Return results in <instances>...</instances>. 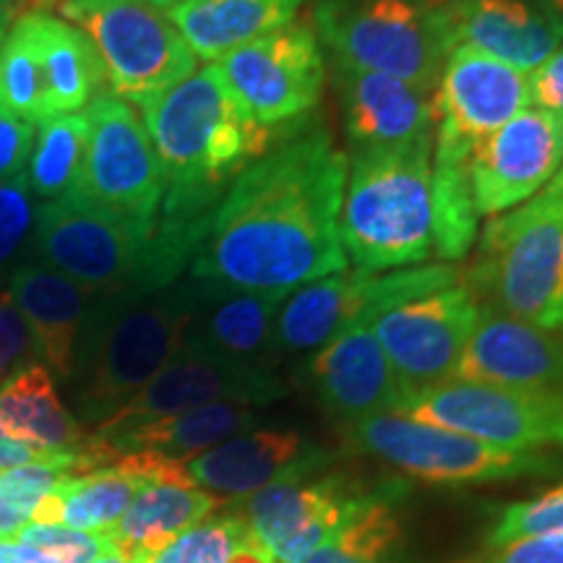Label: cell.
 I'll list each match as a JSON object with an SVG mask.
<instances>
[{
    "mask_svg": "<svg viewBox=\"0 0 563 563\" xmlns=\"http://www.w3.org/2000/svg\"><path fill=\"white\" fill-rule=\"evenodd\" d=\"M262 426L264 415L256 407L220 402L173 415V418L91 431V439L100 443L112 462L131 454L188 460V456L207 452V449L232 439V435L256 431Z\"/></svg>",
    "mask_w": 563,
    "mask_h": 563,
    "instance_id": "obj_26",
    "label": "cell"
},
{
    "mask_svg": "<svg viewBox=\"0 0 563 563\" xmlns=\"http://www.w3.org/2000/svg\"><path fill=\"white\" fill-rule=\"evenodd\" d=\"M311 26L336 66L373 70L433 91L449 47L420 0H313Z\"/></svg>",
    "mask_w": 563,
    "mask_h": 563,
    "instance_id": "obj_7",
    "label": "cell"
},
{
    "mask_svg": "<svg viewBox=\"0 0 563 563\" xmlns=\"http://www.w3.org/2000/svg\"><path fill=\"white\" fill-rule=\"evenodd\" d=\"M152 5H157V9H162V11H170L173 5H178L180 0H150Z\"/></svg>",
    "mask_w": 563,
    "mask_h": 563,
    "instance_id": "obj_53",
    "label": "cell"
},
{
    "mask_svg": "<svg viewBox=\"0 0 563 563\" xmlns=\"http://www.w3.org/2000/svg\"><path fill=\"white\" fill-rule=\"evenodd\" d=\"M433 133L347 152L340 238L355 269L394 272L433 256Z\"/></svg>",
    "mask_w": 563,
    "mask_h": 563,
    "instance_id": "obj_5",
    "label": "cell"
},
{
    "mask_svg": "<svg viewBox=\"0 0 563 563\" xmlns=\"http://www.w3.org/2000/svg\"><path fill=\"white\" fill-rule=\"evenodd\" d=\"M475 295L462 279L443 290L420 295L371 321L394 373L407 389H422L454 378L462 352L477 323Z\"/></svg>",
    "mask_w": 563,
    "mask_h": 563,
    "instance_id": "obj_16",
    "label": "cell"
},
{
    "mask_svg": "<svg viewBox=\"0 0 563 563\" xmlns=\"http://www.w3.org/2000/svg\"><path fill=\"white\" fill-rule=\"evenodd\" d=\"M152 559H131V555H123V553H118V551H110V553H104V555H100V559H95L91 563H150Z\"/></svg>",
    "mask_w": 563,
    "mask_h": 563,
    "instance_id": "obj_50",
    "label": "cell"
},
{
    "mask_svg": "<svg viewBox=\"0 0 563 563\" xmlns=\"http://www.w3.org/2000/svg\"><path fill=\"white\" fill-rule=\"evenodd\" d=\"M186 285L191 300L186 347L243 368L277 373V313L290 292L243 290L194 277Z\"/></svg>",
    "mask_w": 563,
    "mask_h": 563,
    "instance_id": "obj_20",
    "label": "cell"
},
{
    "mask_svg": "<svg viewBox=\"0 0 563 563\" xmlns=\"http://www.w3.org/2000/svg\"><path fill=\"white\" fill-rule=\"evenodd\" d=\"M217 68L264 129L302 121L321 100L327 60L313 26L292 21L222 55Z\"/></svg>",
    "mask_w": 563,
    "mask_h": 563,
    "instance_id": "obj_14",
    "label": "cell"
},
{
    "mask_svg": "<svg viewBox=\"0 0 563 563\" xmlns=\"http://www.w3.org/2000/svg\"><path fill=\"white\" fill-rule=\"evenodd\" d=\"M302 0H180L170 19L196 58L217 63L235 47L292 24Z\"/></svg>",
    "mask_w": 563,
    "mask_h": 563,
    "instance_id": "obj_28",
    "label": "cell"
},
{
    "mask_svg": "<svg viewBox=\"0 0 563 563\" xmlns=\"http://www.w3.org/2000/svg\"><path fill=\"white\" fill-rule=\"evenodd\" d=\"M228 501L178 483L150 481L108 532L112 548L131 559H154L178 534L224 509Z\"/></svg>",
    "mask_w": 563,
    "mask_h": 563,
    "instance_id": "obj_29",
    "label": "cell"
},
{
    "mask_svg": "<svg viewBox=\"0 0 563 563\" xmlns=\"http://www.w3.org/2000/svg\"><path fill=\"white\" fill-rule=\"evenodd\" d=\"M563 162V118L527 108L477 141L470 188L477 217H501L534 199Z\"/></svg>",
    "mask_w": 563,
    "mask_h": 563,
    "instance_id": "obj_17",
    "label": "cell"
},
{
    "mask_svg": "<svg viewBox=\"0 0 563 563\" xmlns=\"http://www.w3.org/2000/svg\"><path fill=\"white\" fill-rule=\"evenodd\" d=\"M282 397H287V384L282 382L279 373L243 368V365L220 361V357L203 355L199 350L180 344L173 361L121 412L112 415L95 431L173 418V415L220 402L262 410V407L279 402Z\"/></svg>",
    "mask_w": 563,
    "mask_h": 563,
    "instance_id": "obj_18",
    "label": "cell"
},
{
    "mask_svg": "<svg viewBox=\"0 0 563 563\" xmlns=\"http://www.w3.org/2000/svg\"><path fill=\"white\" fill-rule=\"evenodd\" d=\"M300 382L342 428L373 415H399L410 397L371 323L350 329L311 352L300 365Z\"/></svg>",
    "mask_w": 563,
    "mask_h": 563,
    "instance_id": "obj_19",
    "label": "cell"
},
{
    "mask_svg": "<svg viewBox=\"0 0 563 563\" xmlns=\"http://www.w3.org/2000/svg\"><path fill=\"white\" fill-rule=\"evenodd\" d=\"M298 563H373V561H365V559H355V555H347L342 553L340 548H334L332 543H323L316 548L306 555V559H300Z\"/></svg>",
    "mask_w": 563,
    "mask_h": 563,
    "instance_id": "obj_46",
    "label": "cell"
},
{
    "mask_svg": "<svg viewBox=\"0 0 563 563\" xmlns=\"http://www.w3.org/2000/svg\"><path fill=\"white\" fill-rule=\"evenodd\" d=\"M355 452L428 485H485L561 473L548 452H511L405 415H373L342 428Z\"/></svg>",
    "mask_w": 563,
    "mask_h": 563,
    "instance_id": "obj_8",
    "label": "cell"
},
{
    "mask_svg": "<svg viewBox=\"0 0 563 563\" xmlns=\"http://www.w3.org/2000/svg\"><path fill=\"white\" fill-rule=\"evenodd\" d=\"M37 199L24 175L0 180V279L19 269L21 258L32 251Z\"/></svg>",
    "mask_w": 563,
    "mask_h": 563,
    "instance_id": "obj_37",
    "label": "cell"
},
{
    "mask_svg": "<svg viewBox=\"0 0 563 563\" xmlns=\"http://www.w3.org/2000/svg\"><path fill=\"white\" fill-rule=\"evenodd\" d=\"M563 532V483L540 493L530 501L509 504L490 527L485 548H501L517 540L543 538V534Z\"/></svg>",
    "mask_w": 563,
    "mask_h": 563,
    "instance_id": "obj_38",
    "label": "cell"
},
{
    "mask_svg": "<svg viewBox=\"0 0 563 563\" xmlns=\"http://www.w3.org/2000/svg\"><path fill=\"white\" fill-rule=\"evenodd\" d=\"M0 563H60L53 553L40 551L30 543H21V540H0Z\"/></svg>",
    "mask_w": 563,
    "mask_h": 563,
    "instance_id": "obj_44",
    "label": "cell"
},
{
    "mask_svg": "<svg viewBox=\"0 0 563 563\" xmlns=\"http://www.w3.org/2000/svg\"><path fill=\"white\" fill-rule=\"evenodd\" d=\"M462 279L452 264L407 266L394 272L342 269L298 287L277 313L279 357L311 355L350 329L420 295L443 290Z\"/></svg>",
    "mask_w": 563,
    "mask_h": 563,
    "instance_id": "obj_10",
    "label": "cell"
},
{
    "mask_svg": "<svg viewBox=\"0 0 563 563\" xmlns=\"http://www.w3.org/2000/svg\"><path fill=\"white\" fill-rule=\"evenodd\" d=\"M435 125L477 141L532 108L527 74L475 47H454L433 89Z\"/></svg>",
    "mask_w": 563,
    "mask_h": 563,
    "instance_id": "obj_22",
    "label": "cell"
},
{
    "mask_svg": "<svg viewBox=\"0 0 563 563\" xmlns=\"http://www.w3.org/2000/svg\"><path fill=\"white\" fill-rule=\"evenodd\" d=\"M532 3L538 5V9L545 13V19L563 34V0H532Z\"/></svg>",
    "mask_w": 563,
    "mask_h": 563,
    "instance_id": "obj_48",
    "label": "cell"
},
{
    "mask_svg": "<svg viewBox=\"0 0 563 563\" xmlns=\"http://www.w3.org/2000/svg\"><path fill=\"white\" fill-rule=\"evenodd\" d=\"M0 431L40 454L76 452L89 443L87 428L60 402L53 373L42 363L0 386Z\"/></svg>",
    "mask_w": 563,
    "mask_h": 563,
    "instance_id": "obj_30",
    "label": "cell"
},
{
    "mask_svg": "<svg viewBox=\"0 0 563 563\" xmlns=\"http://www.w3.org/2000/svg\"><path fill=\"white\" fill-rule=\"evenodd\" d=\"M104 464H112L110 456L89 433L87 446L76 452L40 454L37 460L3 470L0 473V540L16 538L24 527H30L42 498L51 496L63 481L104 467Z\"/></svg>",
    "mask_w": 563,
    "mask_h": 563,
    "instance_id": "obj_33",
    "label": "cell"
},
{
    "mask_svg": "<svg viewBox=\"0 0 563 563\" xmlns=\"http://www.w3.org/2000/svg\"><path fill=\"white\" fill-rule=\"evenodd\" d=\"M373 485L350 473H321L290 477L228 504L249 525V534L277 563H298L316 548L329 543L336 530L357 511Z\"/></svg>",
    "mask_w": 563,
    "mask_h": 563,
    "instance_id": "obj_15",
    "label": "cell"
},
{
    "mask_svg": "<svg viewBox=\"0 0 563 563\" xmlns=\"http://www.w3.org/2000/svg\"><path fill=\"white\" fill-rule=\"evenodd\" d=\"M194 232L150 228L104 211L81 196L37 203L32 253L89 298L131 287H167L191 264Z\"/></svg>",
    "mask_w": 563,
    "mask_h": 563,
    "instance_id": "obj_4",
    "label": "cell"
},
{
    "mask_svg": "<svg viewBox=\"0 0 563 563\" xmlns=\"http://www.w3.org/2000/svg\"><path fill=\"white\" fill-rule=\"evenodd\" d=\"M532 108L563 118V42L548 58L527 74Z\"/></svg>",
    "mask_w": 563,
    "mask_h": 563,
    "instance_id": "obj_43",
    "label": "cell"
},
{
    "mask_svg": "<svg viewBox=\"0 0 563 563\" xmlns=\"http://www.w3.org/2000/svg\"><path fill=\"white\" fill-rule=\"evenodd\" d=\"M462 563H563V532L488 548L485 553Z\"/></svg>",
    "mask_w": 563,
    "mask_h": 563,
    "instance_id": "obj_42",
    "label": "cell"
},
{
    "mask_svg": "<svg viewBox=\"0 0 563 563\" xmlns=\"http://www.w3.org/2000/svg\"><path fill=\"white\" fill-rule=\"evenodd\" d=\"M332 66L350 152L386 150L435 133L433 91L386 74Z\"/></svg>",
    "mask_w": 563,
    "mask_h": 563,
    "instance_id": "obj_23",
    "label": "cell"
},
{
    "mask_svg": "<svg viewBox=\"0 0 563 563\" xmlns=\"http://www.w3.org/2000/svg\"><path fill=\"white\" fill-rule=\"evenodd\" d=\"M462 285L477 302L563 334V196L540 191L493 217Z\"/></svg>",
    "mask_w": 563,
    "mask_h": 563,
    "instance_id": "obj_6",
    "label": "cell"
},
{
    "mask_svg": "<svg viewBox=\"0 0 563 563\" xmlns=\"http://www.w3.org/2000/svg\"><path fill=\"white\" fill-rule=\"evenodd\" d=\"M191 300L186 282L131 287L91 298L66 382L81 426H102L121 412L186 340Z\"/></svg>",
    "mask_w": 563,
    "mask_h": 563,
    "instance_id": "obj_3",
    "label": "cell"
},
{
    "mask_svg": "<svg viewBox=\"0 0 563 563\" xmlns=\"http://www.w3.org/2000/svg\"><path fill=\"white\" fill-rule=\"evenodd\" d=\"M399 415L511 452L563 446V394L449 378L410 391Z\"/></svg>",
    "mask_w": 563,
    "mask_h": 563,
    "instance_id": "obj_12",
    "label": "cell"
},
{
    "mask_svg": "<svg viewBox=\"0 0 563 563\" xmlns=\"http://www.w3.org/2000/svg\"><path fill=\"white\" fill-rule=\"evenodd\" d=\"M139 110L165 175L162 222H207L211 203H220L232 180L274 144L217 63L196 68Z\"/></svg>",
    "mask_w": 563,
    "mask_h": 563,
    "instance_id": "obj_2",
    "label": "cell"
},
{
    "mask_svg": "<svg viewBox=\"0 0 563 563\" xmlns=\"http://www.w3.org/2000/svg\"><path fill=\"white\" fill-rule=\"evenodd\" d=\"M449 51L475 47L530 74L563 42L532 0H454L435 11Z\"/></svg>",
    "mask_w": 563,
    "mask_h": 563,
    "instance_id": "obj_24",
    "label": "cell"
},
{
    "mask_svg": "<svg viewBox=\"0 0 563 563\" xmlns=\"http://www.w3.org/2000/svg\"><path fill=\"white\" fill-rule=\"evenodd\" d=\"M9 292L24 316L40 363L66 384L74 371L76 342L91 298L60 272L42 262L21 264L9 279Z\"/></svg>",
    "mask_w": 563,
    "mask_h": 563,
    "instance_id": "obj_25",
    "label": "cell"
},
{
    "mask_svg": "<svg viewBox=\"0 0 563 563\" xmlns=\"http://www.w3.org/2000/svg\"><path fill=\"white\" fill-rule=\"evenodd\" d=\"M0 102L34 125L53 118L40 53L19 19L0 47Z\"/></svg>",
    "mask_w": 563,
    "mask_h": 563,
    "instance_id": "obj_35",
    "label": "cell"
},
{
    "mask_svg": "<svg viewBox=\"0 0 563 563\" xmlns=\"http://www.w3.org/2000/svg\"><path fill=\"white\" fill-rule=\"evenodd\" d=\"M58 11L95 42L118 100L141 108L199 68L170 13L150 0H60Z\"/></svg>",
    "mask_w": 563,
    "mask_h": 563,
    "instance_id": "obj_9",
    "label": "cell"
},
{
    "mask_svg": "<svg viewBox=\"0 0 563 563\" xmlns=\"http://www.w3.org/2000/svg\"><path fill=\"white\" fill-rule=\"evenodd\" d=\"M37 125L0 102V180L19 178L30 165Z\"/></svg>",
    "mask_w": 563,
    "mask_h": 563,
    "instance_id": "obj_41",
    "label": "cell"
},
{
    "mask_svg": "<svg viewBox=\"0 0 563 563\" xmlns=\"http://www.w3.org/2000/svg\"><path fill=\"white\" fill-rule=\"evenodd\" d=\"M37 350L26 327L24 316L19 313L9 287L0 290V386L9 384L13 376L37 365Z\"/></svg>",
    "mask_w": 563,
    "mask_h": 563,
    "instance_id": "obj_40",
    "label": "cell"
},
{
    "mask_svg": "<svg viewBox=\"0 0 563 563\" xmlns=\"http://www.w3.org/2000/svg\"><path fill=\"white\" fill-rule=\"evenodd\" d=\"M89 123L84 112L53 115L37 125L24 178L34 199L51 201L76 191L87 154Z\"/></svg>",
    "mask_w": 563,
    "mask_h": 563,
    "instance_id": "obj_34",
    "label": "cell"
},
{
    "mask_svg": "<svg viewBox=\"0 0 563 563\" xmlns=\"http://www.w3.org/2000/svg\"><path fill=\"white\" fill-rule=\"evenodd\" d=\"M543 194H553V196H563V162L559 167V173L553 175V180L548 183V186L543 188Z\"/></svg>",
    "mask_w": 563,
    "mask_h": 563,
    "instance_id": "obj_51",
    "label": "cell"
},
{
    "mask_svg": "<svg viewBox=\"0 0 563 563\" xmlns=\"http://www.w3.org/2000/svg\"><path fill=\"white\" fill-rule=\"evenodd\" d=\"M228 563H277V561H274L272 555L266 553L262 545H256V543H253V540L249 538L241 548H238L235 553L230 555Z\"/></svg>",
    "mask_w": 563,
    "mask_h": 563,
    "instance_id": "obj_47",
    "label": "cell"
},
{
    "mask_svg": "<svg viewBox=\"0 0 563 563\" xmlns=\"http://www.w3.org/2000/svg\"><path fill=\"white\" fill-rule=\"evenodd\" d=\"M347 152L327 125L295 129L251 162L211 209L191 277L292 292L347 269L340 211Z\"/></svg>",
    "mask_w": 563,
    "mask_h": 563,
    "instance_id": "obj_1",
    "label": "cell"
},
{
    "mask_svg": "<svg viewBox=\"0 0 563 563\" xmlns=\"http://www.w3.org/2000/svg\"><path fill=\"white\" fill-rule=\"evenodd\" d=\"M40 452H34V449L24 446V443H16L11 441L9 435L0 431V473L9 467H19V464H26L32 460H37Z\"/></svg>",
    "mask_w": 563,
    "mask_h": 563,
    "instance_id": "obj_45",
    "label": "cell"
},
{
    "mask_svg": "<svg viewBox=\"0 0 563 563\" xmlns=\"http://www.w3.org/2000/svg\"><path fill=\"white\" fill-rule=\"evenodd\" d=\"M473 141L456 136L443 125L433 133V256L454 264L467 256L477 238V211L470 188Z\"/></svg>",
    "mask_w": 563,
    "mask_h": 563,
    "instance_id": "obj_32",
    "label": "cell"
},
{
    "mask_svg": "<svg viewBox=\"0 0 563 563\" xmlns=\"http://www.w3.org/2000/svg\"><path fill=\"white\" fill-rule=\"evenodd\" d=\"M420 3L426 5V9H431V11H439V9H443V5L454 3V0H420Z\"/></svg>",
    "mask_w": 563,
    "mask_h": 563,
    "instance_id": "obj_52",
    "label": "cell"
},
{
    "mask_svg": "<svg viewBox=\"0 0 563 563\" xmlns=\"http://www.w3.org/2000/svg\"><path fill=\"white\" fill-rule=\"evenodd\" d=\"M13 21H16V5H13V0H0V47H3L5 37H9Z\"/></svg>",
    "mask_w": 563,
    "mask_h": 563,
    "instance_id": "obj_49",
    "label": "cell"
},
{
    "mask_svg": "<svg viewBox=\"0 0 563 563\" xmlns=\"http://www.w3.org/2000/svg\"><path fill=\"white\" fill-rule=\"evenodd\" d=\"M87 154L76 196L112 214L159 228L165 175L146 125L129 102L102 95L84 110Z\"/></svg>",
    "mask_w": 563,
    "mask_h": 563,
    "instance_id": "obj_13",
    "label": "cell"
},
{
    "mask_svg": "<svg viewBox=\"0 0 563 563\" xmlns=\"http://www.w3.org/2000/svg\"><path fill=\"white\" fill-rule=\"evenodd\" d=\"M37 47L47 81V100L53 115L87 110L108 95V74L95 42L79 26L55 19L51 13L19 16Z\"/></svg>",
    "mask_w": 563,
    "mask_h": 563,
    "instance_id": "obj_27",
    "label": "cell"
},
{
    "mask_svg": "<svg viewBox=\"0 0 563 563\" xmlns=\"http://www.w3.org/2000/svg\"><path fill=\"white\" fill-rule=\"evenodd\" d=\"M115 462H123L125 467L136 470L150 481L199 488L222 501L235 504L274 483L321 473L332 467L336 454L300 431L256 428V431L232 435L188 460L131 454Z\"/></svg>",
    "mask_w": 563,
    "mask_h": 563,
    "instance_id": "obj_11",
    "label": "cell"
},
{
    "mask_svg": "<svg viewBox=\"0 0 563 563\" xmlns=\"http://www.w3.org/2000/svg\"><path fill=\"white\" fill-rule=\"evenodd\" d=\"M150 477L125 467L123 462L104 464L84 475L63 481L51 496L42 498L32 525L70 527L84 532H110L121 522L133 496Z\"/></svg>",
    "mask_w": 563,
    "mask_h": 563,
    "instance_id": "obj_31",
    "label": "cell"
},
{
    "mask_svg": "<svg viewBox=\"0 0 563 563\" xmlns=\"http://www.w3.org/2000/svg\"><path fill=\"white\" fill-rule=\"evenodd\" d=\"M477 306L475 332L454 378L563 394V334L545 332L485 302Z\"/></svg>",
    "mask_w": 563,
    "mask_h": 563,
    "instance_id": "obj_21",
    "label": "cell"
},
{
    "mask_svg": "<svg viewBox=\"0 0 563 563\" xmlns=\"http://www.w3.org/2000/svg\"><path fill=\"white\" fill-rule=\"evenodd\" d=\"M16 540L53 553L60 563H91L100 555L115 551L108 532H84L55 525H30L16 534Z\"/></svg>",
    "mask_w": 563,
    "mask_h": 563,
    "instance_id": "obj_39",
    "label": "cell"
},
{
    "mask_svg": "<svg viewBox=\"0 0 563 563\" xmlns=\"http://www.w3.org/2000/svg\"><path fill=\"white\" fill-rule=\"evenodd\" d=\"M249 525L232 506L203 519L162 548L150 563H228L230 555L249 540Z\"/></svg>",
    "mask_w": 563,
    "mask_h": 563,
    "instance_id": "obj_36",
    "label": "cell"
}]
</instances>
